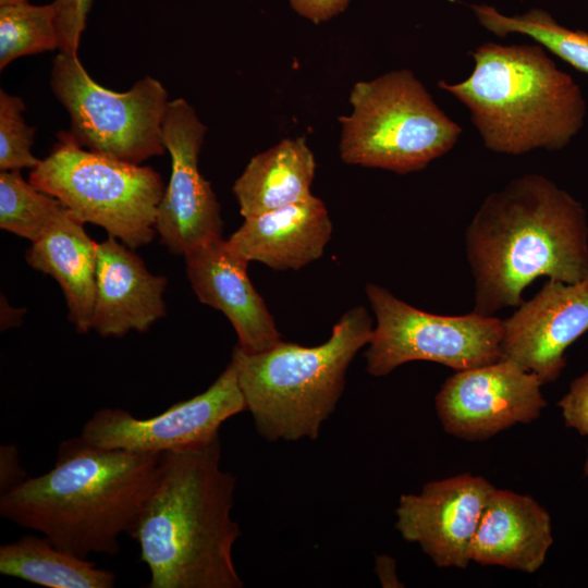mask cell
Here are the masks:
<instances>
[{
    "mask_svg": "<svg viewBox=\"0 0 588 588\" xmlns=\"http://www.w3.org/2000/svg\"><path fill=\"white\" fill-rule=\"evenodd\" d=\"M465 245L475 282L473 311L518 307L536 279L574 283L588 274V222L580 201L539 173L490 193L470 220Z\"/></svg>",
    "mask_w": 588,
    "mask_h": 588,
    "instance_id": "obj_1",
    "label": "cell"
},
{
    "mask_svg": "<svg viewBox=\"0 0 588 588\" xmlns=\"http://www.w3.org/2000/svg\"><path fill=\"white\" fill-rule=\"evenodd\" d=\"M160 456L72 437L60 443L50 470L0 495V515L79 558L114 556L156 487Z\"/></svg>",
    "mask_w": 588,
    "mask_h": 588,
    "instance_id": "obj_2",
    "label": "cell"
},
{
    "mask_svg": "<svg viewBox=\"0 0 588 588\" xmlns=\"http://www.w3.org/2000/svg\"><path fill=\"white\" fill-rule=\"evenodd\" d=\"M221 442L161 453L159 478L131 537L148 588H242L233 562L241 535L231 511L236 478L220 466Z\"/></svg>",
    "mask_w": 588,
    "mask_h": 588,
    "instance_id": "obj_3",
    "label": "cell"
},
{
    "mask_svg": "<svg viewBox=\"0 0 588 588\" xmlns=\"http://www.w3.org/2000/svg\"><path fill=\"white\" fill-rule=\"evenodd\" d=\"M469 54L470 75L438 86L467 108L487 149L511 156L561 150L584 127L580 86L541 45L487 41Z\"/></svg>",
    "mask_w": 588,
    "mask_h": 588,
    "instance_id": "obj_4",
    "label": "cell"
},
{
    "mask_svg": "<svg viewBox=\"0 0 588 588\" xmlns=\"http://www.w3.org/2000/svg\"><path fill=\"white\" fill-rule=\"evenodd\" d=\"M372 321L364 306L347 310L317 346L280 341L259 353L236 345L233 364L246 409L268 441L318 438L344 391L347 369L368 345Z\"/></svg>",
    "mask_w": 588,
    "mask_h": 588,
    "instance_id": "obj_5",
    "label": "cell"
},
{
    "mask_svg": "<svg viewBox=\"0 0 588 588\" xmlns=\"http://www.w3.org/2000/svg\"><path fill=\"white\" fill-rule=\"evenodd\" d=\"M348 102L351 112L339 118V152L346 164L399 174L420 171L463 133L407 69L357 82Z\"/></svg>",
    "mask_w": 588,
    "mask_h": 588,
    "instance_id": "obj_6",
    "label": "cell"
},
{
    "mask_svg": "<svg viewBox=\"0 0 588 588\" xmlns=\"http://www.w3.org/2000/svg\"><path fill=\"white\" fill-rule=\"evenodd\" d=\"M28 181L58 198L83 223L103 228L131 248L148 244L157 233L166 188L161 175L151 167L90 151L69 131L58 134Z\"/></svg>",
    "mask_w": 588,
    "mask_h": 588,
    "instance_id": "obj_7",
    "label": "cell"
},
{
    "mask_svg": "<svg viewBox=\"0 0 588 588\" xmlns=\"http://www.w3.org/2000/svg\"><path fill=\"white\" fill-rule=\"evenodd\" d=\"M50 86L82 147L135 164L167 151L163 121L170 100L158 79L145 76L127 91H113L89 76L77 54L60 52Z\"/></svg>",
    "mask_w": 588,
    "mask_h": 588,
    "instance_id": "obj_8",
    "label": "cell"
},
{
    "mask_svg": "<svg viewBox=\"0 0 588 588\" xmlns=\"http://www.w3.org/2000/svg\"><path fill=\"white\" fill-rule=\"evenodd\" d=\"M366 295L377 321L365 353L367 372L373 377L413 360L457 371L502 358L503 320L494 316L430 314L373 283L366 285Z\"/></svg>",
    "mask_w": 588,
    "mask_h": 588,
    "instance_id": "obj_9",
    "label": "cell"
},
{
    "mask_svg": "<svg viewBox=\"0 0 588 588\" xmlns=\"http://www.w3.org/2000/svg\"><path fill=\"white\" fill-rule=\"evenodd\" d=\"M246 409L233 364L198 395L164 412L138 418L122 408H101L84 424L81 436L105 449L161 454L203 443L219 436V428Z\"/></svg>",
    "mask_w": 588,
    "mask_h": 588,
    "instance_id": "obj_10",
    "label": "cell"
},
{
    "mask_svg": "<svg viewBox=\"0 0 588 588\" xmlns=\"http://www.w3.org/2000/svg\"><path fill=\"white\" fill-rule=\"evenodd\" d=\"M206 132L207 126L186 100L169 102L163 142L171 157V175L158 206L156 232L170 252L184 256L222 237L220 205L198 169Z\"/></svg>",
    "mask_w": 588,
    "mask_h": 588,
    "instance_id": "obj_11",
    "label": "cell"
},
{
    "mask_svg": "<svg viewBox=\"0 0 588 588\" xmlns=\"http://www.w3.org/2000/svg\"><path fill=\"white\" fill-rule=\"evenodd\" d=\"M539 377L514 360L457 370L434 399L443 429L465 440L488 439L537 419L547 402Z\"/></svg>",
    "mask_w": 588,
    "mask_h": 588,
    "instance_id": "obj_12",
    "label": "cell"
},
{
    "mask_svg": "<svg viewBox=\"0 0 588 588\" xmlns=\"http://www.w3.org/2000/svg\"><path fill=\"white\" fill-rule=\"evenodd\" d=\"M493 487L486 478L462 474L426 483L419 494H402L396 529L416 542L438 567L465 568Z\"/></svg>",
    "mask_w": 588,
    "mask_h": 588,
    "instance_id": "obj_13",
    "label": "cell"
},
{
    "mask_svg": "<svg viewBox=\"0 0 588 588\" xmlns=\"http://www.w3.org/2000/svg\"><path fill=\"white\" fill-rule=\"evenodd\" d=\"M588 331V274L574 283L548 280L503 320L502 358L536 373L543 384L559 378L567 347Z\"/></svg>",
    "mask_w": 588,
    "mask_h": 588,
    "instance_id": "obj_14",
    "label": "cell"
},
{
    "mask_svg": "<svg viewBox=\"0 0 588 588\" xmlns=\"http://www.w3.org/2000/svg\"><path fill=\"white\" fill-rule=\"evenodd\" d=\"M186 273L198 299L221 311L247 353L269 350L281 341L274 319L254 287L247 261L222 237L185 255Z\"/></svg>",
    "mask_w": 588,
    "mask_h": 588,
    "instance_id": "obj_15",
    "label": "cell"
},
{
    "mask_svg": "<svg viewBox=\"0 0 588 588\" xmlns=\"http://www.w3.org/2000/svg\"><path fill=\"white\" fill-rule=\"evenodd\" d=\"M132 249L111 236L98 243L91 329L102 336L145 332L166 314L167 279Z\"/></svg>",
    "mask_w": 588,
    "mask_h": 588,
    "instance_id": "obj_16",
    "label": "cell"
},
{
    "mask_svg": "<svg viewBox=\"0 0 588 588\" xmlns=\"http://www.w3.org/2000/svg\"><path fill=\"white\" fill-rule=\"evenodd\" d=\"M332 235L324 203L316 197L244 218L228 244L247 261L298 270L319 259Z\"/></svg>",
    "mask_w": 588,
    "mask_h": 588,
    "instance_id": "obj_17",
    "label": "cell"
},
{
    "mask_svg": "<svg viewBox=\"0 0 588 588\" xmlns=\"http://www.w3.org/2000/svg\"><path fill=\"white\" fill-rule=\"evenodd\" d=\"M553 543L550 514L532 497L495 488L480 519L471 562L538 571Z\"/></svg>",
    "mask_w": 588,
    "mask_h": 588,
    "instance_id": "obj_18",
    "label": "cell"
},
{
    "mask_svg": "<svg viewBox=\"0 0 588 588\" xmlns=\"http://www.w3.org/2000/svg\"><path fill=\"white\" fill-rule=\"evenodd\" d=\"M97 246L66 207L26 253L28 265L60 285L69 319L78 332L91 329L96 294Z\"/></svg>",
    "mask_w": 588,
    "mask_h": 588,
    "instance_id": "obj_19",
    "label": "cell"
},
{
    "mask_svg": "<svg viewBox=\"0 0 588 588\" xmlns=\"http://www.w3.org/2000/svg\"><path fill=\"white\" fill-rule=\"evenodd\" d=\"M315 171L305 137L280 140L252 157L234 182L240 213L247 218L309 198Z\"/></svg>",
    "mask_w": 588,
    "mask_h": 588,
    "instance_id": "obj_20",
    "label": "cell"
},
{
    "mask_svg": "<svg viewBox=\"0 0 588 588\" xmlns=\"http://www.w3.org/2000/svg\"><path fill=\"white\" fill-rule=\"evenodd\" d=\"M0 573L47 588H112L117 579L113 572L58 548L42 535L2 544Z\"/></svg>",
    "mask_w": 588,
    "mask_h": 588,
    "instance_id": "obj_21",
    "label": "cell"
},
{
    "mask_svg": "<svg viewBox=\"0 0 588 588\" xmlns=\"http://www.w3.org/2000/svg\"><path fill=\"white\" fill-rule=\"evenodd\" d=\"M479 24L498 37L519 34L588 74V30L560 24L548 11L534 8L522 14L506 15L488 4H470Z\"/></svg>",
    "mask_w": 588,
    "mask_h": 588,
    "instance_id": "obj_22",
    "label": "cell"
},
{
    "mask_svg": "<svg viewBox=\"0 0 588 588\" xmlns=\"http://www.w3.org/2000/svg\"><path fill=\"white\" fill-rule=\"evenodd\" d=\"M64 208L58 198L25 181L20 170L0 172L1 229L33 243Z\"/></svg>",
    "mask_w": 588,
    "mask_h": 588,
    "instance_id": "obj_23",
    "label": "cell"
},
{
    "mask_svg": "<svg viewBox=\"0 0 588 588\" xmlns=\"http://www.w3.org/2000/svg\"><path fill=\"white\" fill-rule=\"evenodd\" d=\"M53 3L28 1L0 5V69L15 59L58 48Z\"/></svg>",
    "mask_w": 588,
    "mask_h": 588,
    "instance_id": "obj_24",
    "label": "cell"
},
{
    "mask_svg": "<svg viewBox=\"0 0 588 588\" xmlns=\"http://www.w3.org/2000/svg\"><path fill=\"white\" fill-rule=\"evenodd\" d=\"M23 100L0 90V170L34 169L38 160L32 152L36 127L25 123Z\"/></svg>",
    "mask_w": 588,
    "mask_h": 588,
    "instance_id": "obj_25",
    "label": "cell"
},
{
    "mask_svg": "<svg viewBox=\"0 0 588 588\" xmlns=\"http://www.w3.org/2000/svg\"><path fill=\"white\" fill-rule=\"evenodd\" d=\"M52 3L56 11L58 49L68 54H77L93 0H54Z\"/></svg>",
    "mask_w": 588,
    "mask_h": 588,
    "instance_id": "obj_26",
    "label": "cell"
},
{
    "mask_svg": "<svg viewBox=\"0 0 588 588\" xmlns=\"http://www.w3.org/2000/svg\"><path fill=\"white\" fill-rule=\"evenodd\" d=\"M558 406L566 427L581 436H588V371L576 378L568 392L559 401Z\"/></svg>",
    "mask_w": 588,
    "mask_h": 588,
    "instance_id": "obj_27",
    "label": "cell"
},
{
    "mask_svg": "<svg viewBox=\"0 0 588 588\" xmlns=\"http://www.w3.org/2000/svg\"><path fill=\"white\" fill-rule=\"evenodd\" d=\"M352 0H289L292 10L308 22L319 25L343 13Z\"/></svg>",
    "mask_w": 588,
    "mask_h": 588,
    "instance_id": "obj_28",
    "label": "cell"
},
{
    "mask_svg": "<svg viewBox=\"0 0 588 588\" xmlns=\"http://www.w3.org/2000/svg\"><path fill=\"white\" fill-rule=\"evenodd\" d=\"M27 479L15 444L0 445V495L10 492Z\"/></svg>",
    "mask_w": 588,
    "mask_h": 588,
    "instance_id": "obj_29",
    "label": "cell"
},
{
    "mask_svg": "<svg viewBox=\"0 0 588 588\" xmlns=\"http://www.w3.org/2000/svg\"><path fill=\"white\" fill-rule=\"evenodd\" d=\"M377 566L382 567L384 571H377L378 576L385 587H397L399 580L395 576V566L394 562L389 556H378L377 559Z\"/></svg>",
    "mask_w": 588,
    "mask_h": 588,
    "instance_id": "obj_30",
    "label": "cell"
},
{
    "mask_svg": "<svg viewBox=\"0 0 588 588\" xmlns=\"http://www.w3.org/2000/svg\"><path fill=\"white\" fill-rule=\"evenodd\" d=\"M21 1H28V0H0V5L7 4V3L21 2Z\"/></svg>",
    "mask_w": 588,
    "mask_h": 588,
    "instance_id": "obj_31",
    "label": "cell"
},
{
    "mask_svg": "<svg viewBox=\"0 0 588 588\" xmlns=\"http://www.w3.org/2000/svg\"><path fill=\"white\" fill-rule=\"evenodd\" d=\"M584 471L588 476V451H587V458H586V462H585V465H584Z\"/></svg>",
    "mask_w": 588,
    "mask_h": 588,
    "instance_id": "obj_32",
    "label": "cell"
}]
</instances>
